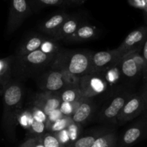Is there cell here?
I'll list each match as a JSON object with an SVG mask.
<instances>
[{
  "mask_svg": "<svg viewBox=\"0 0 147 147\" xmlns=\"http://www.w3.org/2000/svg\"><path fill=\"white\" fill-rule=\"evenodd\" d=\"M131 94L129 93H120L111 99L105 105L98 115V119L103 123H116L117 118L123 106Z\"/></svg>",
  "mask_w": 147,
  "mask_h": 147,
  "instance_id": "8",
  "label": "cell"
},
{
  "mask_svg": "<svg viewBox=\"0 0 147 147\" xmlns=\"http://www.w3.org/2000/svg\"><path fill=\"white\" fill-rule=\"evenodd\" d=\"M82 100H80V101L79 102H77V103H61L60 108H59V110H60V111L61 112L63 116H67V117H71V116H73V113H74V112L76 111L78 106H79V104H80V102H81Z\"/></svg>",
  "mask_w": 147,
  "mask_h": 147,
  "instance_id": "28",
  "label": "cell"
},
{
  "mask_svg": "<svg viewBox=\"0 0 147 147\" xmlns=\"http://www.w3.org/2000/svg\"><path fill=\"white\" fill-rule=\"evenodd\" d=\"M13 60V55L0 59V86L2 89L11 80Z\"/></svg>",
  "mask_w": 147,
  "mask_h": 147,
  "instance_id": "20",
  "label": "cell"
},
{
  "mask_svg": "<svg viewBox=\"0 0 147 147\" xmlns=\"http://www.w3.org/2000/svg\"><path fill=\"white\" fill-rule=\"evenodd\" d=\"M61 103H74L84 98L81 90L79 87L66 88L58 93Z\"/></svg>",
  "mask_w": 147,
  "mask_h": 147,
  "instance_id": "21",
  "label": "cell"
},
{
  "mask_svg": "<svg viewBox=\"0 0 147 147\" xmlns=\"http://www.w3.org/2000/svg\"><path fill=\"white\" fill-rule=\"evenodd\" d=\"M44 147H65L60 144L53 134L46 132L44 134L37 136Z\"/></svg>",
  "mask_w": 147,
  "mask_h": 147,
  "instance_id": "27",
  "label": "cell"
},
{
  "mask_svg": "<svg viewBox=\"0 0 147 147\" xmlns=\"http://www.w3.org/2000/svg\"><path fill=\"white\" fill-rule=\"evenodd\" d=\"M145 117L147 118V115H145Z\"/></svg>",
  "mask_w": 147,
  "mask_h": 147,
  "instance_id": "36",
  "label": "cell"
},
{
  "mask_svg": "<svg viewBox=\"0 0 147 147\" xmlns=\"http://www.w3.org/2000/svg\"><path fill=\"white\" fill-rule=\"evenodd\" d=\"M47 120L45 113L32 104L24 110L22 109L18 117V123L29 132L31 137H37L47 131Z\"/></svg>",
  "mask_w": 147,
  "mask_h": 147,
  "instance_id": "4",
  "label": "cell"
},
{
  "mask_svg": "<svg viewBox=\"0 0 147 147\" xmlns=\"http://www.w3.org/2000/svg\"><path fill=\"white\" fill-rule=\"evenodd\" d=\"M102 76V77L106 80L108 86H113L115 83H118L122 77L121 74L120 68H119V63L115 65L111 68L104 70L101 73H98Z\"/></svg>",
  "mask_w": 147,
  "mask_h": 147,
  "instance_id": "23",
  "label": "cell"
},
{
  "mask_svg": "<svg viewBox=\"0 0 147 147\" xmlns=\"http://www.w3.org/2000/svg\"><path fill=\"white\" fill-rule=\"evenodd\" d=\"M147 131V118L141 119L134 124L129 126L121 136L122 146H130L137 142Z\"/></svg>",
  "mask_w": 147,
  "mask_h": 147,
  "instance_id": "14",
  "label": "cell"
},
{
  "mask_svg": "<svg viewBox=\"0 0 147 147\" xmlns=\"http://www.w3.org/2000/svg\"><path fill=\"white\" fill-rule=\"evenodd\" d=\"M104 131H105L102 130V131H96L95 133H91L90 134L79 137L77 140L70 144L67 147H91L95 141Z\"/></svg>",
  "mask_w": 147,
  "mask_h": 147,
  "instance_id": "24",
  "label": "cell"
},
{
  "mask_svg": "<svg viewBox=\"0 0 147 147\" xmlns=\"http://www.w3.org/2000/svg\"><path fill=\"white\" fill-rule=\"evenodd\" d=\"M98 29L96 26L87 22H83L76 32L65 41L69 42H83L93 40L98 35Z\"/></svg>",
  "mask_w": 147,
  "mask_h": 147,
  "instance_id": "17",
  "label": "cell"
},
{
  "mask_svg": "<svg viewBox=\"0 0 147 147\" xmlns=\"http://www.w3.org/2000/svg\"><path fill=\"white\" fill-rule=\"evenodd\" d=\"M123 56L116 50L99 51L93 54L91 73H98L111 68L120 62Z\"/></svg>",
  "mask_w": 147,
  "mask_h": 147,
  "instance_id": "11",
  "label": "cell"
},
{
  "mask_svg": "<svg viewBox=\"0 0 147 147\" xmlns=\"http://www.w3.org/2000/svg\"><path fill=\"white\" fill-rule=\"evenodd\" d=\"M79 88L84 98H93L106 91L108 84L99 73H90L80 78Z\"/></svg>",
  "mask_w": 147,
  "mask_h": 147,
  "instance_id": "10",
  "label": "cell"
},
{
  "mask_svg": "<svg viewBox=\"0 0 147 147\" xmlns=\"http://www.w3.org/2000/svg\"><path fill=\"white\" fill-rule=\"evenodd\" d=\"M142 49L129 52L122 57L119 63L122 77L134 80L143 73L144 60L141 54Z\"/></svg>",
  "mask_w": 147,
  "mask_h": 147,
  "instance_id": "6",
  "label": "cell"
},
{
  "mask_svg": "<svg viewBox=\"0 0 147 147\" xmlns=\"http://www.w3.org/2000/svg\"><path fill=\"white\" fill-rule=\"evenodd\" d=\"M80 125L77 124V123H70L66 129L67 131V133H68L69 138H70V144L74 142L75 141L77 140L79 138V135H80Z\"/></svg>",
  "mask_w": 147,
  "mask_h": 147,
  "instance_id": "29",
  "label": "cell"
},
{
  "mask_svg": "<svg viewBox=\"0 0 147 147\" xmlns=\"http://www.w3.org/2000/svg\"><path fill=\"white\" fill-rule=\"evenodd\" d=\"M73 122V121L72 120L71 117L63 116L60 119H59L58 120L56 121L55 122H54L53 124L50 125L47 129V132H50V133L52 134L56 133V132L60 131L66 129Z\"/></svg>",
  "mask_w": 147,
  "mask_h": 147,
  "instance_id": "26",
  "label": "cell"
},
{
  "mask_svg": "<svg viewBox=\"0 0 147 147\" xmlns=\"http://www.w3.org/2000/svg\"><path fill=\"white\" fill-rule=\"evenodd\" d=\"M66 1H69L70 3L76 4H82L86 1V0H65Z\"/></svg>",
  "mask_w": 147,
  "mask_h": 147,
  "instance_id": "34",
  "label": "cell"
},
{
  "mask_svg": "<svg viewBox=\"0 0 147 147\" xmlns=\"http://www.w3.org/2000/svg\"><path fill=\"white\" fill-rule=\"evenodd\" d=\"M144 93V101H145V109H144V113L145 115H147V83H145L144 88L142 90Z\"/></svg>",
  "mask_w": 147,
  "mask_h": 147,
  "instance_id": "33",
  "label": "cell"
},
{
  "mask_svg": "<svg viewBox=\"0 0 147 147\" xmlns=\"http://www.w3.org/2000/svg\"><path fill=\"white\" fill-rule=\"evenodd\" d=\"M93 54L87 50H60L50 68L80 78L91 73Z\"/></svg>",
  "mask_w": 147,
  "mask_h": 147,
  "instance_id": "2",
  "label": "cell"
},
{
  "mask_svg": "<svg viewBox=\"0 0 147 147\" xmlns=\"http://www.w3.org/2000/svg\"><path fill=\"white\" fill-rule=\"evenodd\" d=\"M3 112L1 129L7 138L14 139L18 117L22 111L24 98L23 86L17 80H11L3 89Z\"/></svg>",
  "mask_w": 147,
  "mask_h": 147,
  "instance_id": "1",
  "label": "cell"
},
{
  "mask_svg": "<svg viewBox=\"0 0 147 147\" xmlns=\"http://www.w3.org/2000/svg\"><path fill=\"white\" fill-rule=\"evenodd\" d=\"M32 104L41 109L48 117L53 112L58 110L61 100L58 93L41 91L34 96Z\"/></svg>",
  "mask_w": 147,
  "mask_h": 147,
  "instance_id": "13",
  "label": "cell"
},
{
  "mask_svg": "<svg viewBox=\"0 0 147 147\" xmlns=\"http://www.w3.org/2000/svg\"><path fill=\"white\" fill-rule=\"evenodd\" d=\"M95 109V105L92 98H85L83 99L71 119L74 123L78 125H82L86 123L90 118L93 113Z\"/></svg>",
  "mask_w": 147,
  "mask_h": 147,
  "instance_id": "19",
  "label": "cell"
},
{
  "mask_svg": "<svg viewBox=\"0 0 147 147\" xmlns=\"http://www.w3.org/2000/svg\"><path fill=\"white\" fill-rule=\"evenodd\" d=\"M3 94V89L1 88V87L0 86V96H2Z\"/></svg>",
  "mask_w": 147,
  "mask_h": 147,
  "instance_id": "35",
  "label": "cell"
},
{
  "mask_svg": "<svg viewBox=\"0 0 147 147\" xmlns=\"http://www.w3.org/2000/svg\"><path fill=\"white\" fill-rule=\"evenodd\" d=\"M147 37V26H142L129 33L116 50L123 56L134 50L142 49Z\"/></svg>",
  "mask_w": 147,
  "mask_h": 147,
  "instance_id": "12",
  "label": "cell"
},
{
  "mask_svg": "<svg viewBox=\"0 0 147 147\" xmlns=\"http://www.w3.org/2000/svg\"><path fill=\"white\" fill-rule=\"evenodd\" d=\"M69 15L70 14L64 11L56 13L43 20L39 25V30L53 38Z\"/></svg>",
  "mask_w": 147,
  "mask_h": 147,
  "instance_id": "15",
  "label": "cell"
},
{
  "mask_svg": "<svg viewBox=\"0 0 147 147\" xmlns=\"http://www.w3.org/2000/svg\"><path fill=\"white\" fill-rule=\"evenodd\" d=\"M142 57L144 60V69L142 77L144 83H147V37L142 47Z\"/></svg>",
  "mask_w": 147,
  "mask_h": 147,
  "instance_id": "30",
  "label": "cell"
},
{
  "mask_svg": "<svg viewBox=\"0 0 147 147\" xmlns=\"http://www.w3.org/2000/svg\"><path fill=\"white\" fill-rule=\"evenodd\" d=\"M118 136L113 131H105L93 143L91 147H116Z\"/></svg>",
  "mask_w": 147,
  "mask_h": 147,
  "instance_id": "22",
  "label": "cell"
},
{
  "mask_svg": "<svg viewBox=\"0 0 147 147\" xmlns=\"http://www.w3.org/2000/svg\"><path fill=\"white\" fill-rule=\"evenodd\" d=\"M57 54L58 53H46L40 49L22 57H15L13 55L12 75L18 78H27L37 74L50 67Z\"/></svg>",
  "mask_w": 147,
  "mask_h": 147,
  "instance_id": "3",
  "label": "cell"
},
{
  "mask_svg": "<svg viewBox=\"0 0 147 147\" xmlns=\"http://www.w3.org/2000/svg\"><path fill=\"white\" fill-rule=\"evenodd\" d=\"M32 10L34 11L47 7H57L61 6L65 2V0H28Z\"/></svg>",
  "mask_w": 147,
  "mask_h": 147,
  "instance_id": "25",
  "label": "cell"
},
{
  "mask_svg": "<svg viewBox=\"0 0 147 147\" xmlns=\"http://www.w3.org/2000/svg\"><path fill=\"white\" fill-rule=\"evenodd\" d=\"M47 40L46 37L40 34H33L27 37L18 47L14 57H20L40 50L43 43Z\"/></svg>",
  "mask_w": 147,
  "mask_h": 147,
  "instance_id": "18",
  "label": "cell"
},
{
  "mask_svg": "<svg viewBox=\"0 0 147 147\" xmlns=\"http://www.w3.org/2000/svg\"><path fill=\"white\" fill-rule=\"evenodd\" d=\"M38 86L42 92L49 93H59L67 88L63 72L53 68H50L39 77Z\"/></svg>",
  "mask_w": 147,
  "mask_h": 147,
  "instance_id": "9",
  "label": "cell"
},
{
  "mask_svg": "<svg viewBox=\"0 0 147 147\" xmlns=\"http://www.w3.org/2000/svg\"><path fill=\"white\" fill-rule=\"evenodd\" d=\"M83 22L81 17L79 15L70 14L69 17L65 20L53 39L55 40H64L65 41L77 30V29Z\"/></svg>",
  "mask_w": 147,
  "mask_h": 147,
  "instance_id": "16",
  "label": "cell"
},
{
  "mask_svg": "<svg viewBox=\"0 0 147 147\" xmlns=\"http://www.w3.org/2000/svg\"><path fill=\"white\" fill-rule=\"evenodd\" d=\"M32 13L28 0H9L7 34L11 35Z\"/></svg>",
  "mask_w": 147,
  "mask_h": 147,
  "instance_id": "5",
  "label": "cell"
},
{
  "mask_svg": "<svg viewBox=\"0 0 147 147\" xmlns=\"http://www.w3.org/2000/svg\"><path fill=\"white\" fill-rule=\"evenodd\" d=\"M142 9L144 11V18L145 24L147 26V0H142Z\"/></svg>",
  "mask_w": 147,
  "mask_h": 147,
  "instance_id": "32",
  "label": "cell"
},
{
  "mask_svg": "<svg viewBox=\"0 0 147 147\" xmlns=\"http://www.w3.org/2000/svg\"><path fill=\"white\" fill-rule=\"evenodd\" d=\"M19 147H44L38 137H30Z\"/></svg>",
  "mask_w": 147,
  "mask_h": 147,
  "instance_id": "31",
  "label": "cell"
},
{
  "mask_svg": "<svg viewBox=\"0 0 147 147\" xmlns=\"http://www.w3.org/2000/svg\"><path fill=\"white\" fill-rule=\"evenodd\" d=\"M145 109L144 91L131 94L123 106L121 111L117 118L116 123L123 124L144 113Z\"/></svg>",
  "mask_w": 147,
  "mask_h": 147,
  "instance_id": "7",
  "label": "cell"
}]
</instances>
